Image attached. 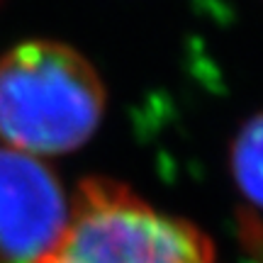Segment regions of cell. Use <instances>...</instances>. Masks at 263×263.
I'll return each mask as SVG.
<instances>
[{
  "label": "cell",
  "instance_id": "obj_1",
  "mask_svg": "<svg viewBox=\"0 0 263 263\" xmlns=\"http://www.w3.org/2000/svg\"><path fill=\"white\" fill-rule=\"evenodd\" d=\"M105 85L68 44L22 42L0 57V139L32 156L83 146L105 115Z\"/></svg>",
  "mask_w": 263,
  "mask_h": 263
},
{
  "label": "cell",
  "instance_id": "obj_2",
  "mask_svg": "<svg viewBox=\"0 0 263 263\" xmlns=\"http://www.w3.org/2000/svg\"><path fill=\"white\" fill-rule=\"evenodd\" d=\"M39 263H217L195 224L163 215L107 178H85L61 244Z\"/></svg>",
  "mask_w": 263,
  "mask_h": 263
},
{
  "label": "cell",
  "instance_id": "obj_3",
  "mask_svg": "<svg viewBox=\"0 0 263 263\" xmlns=\"http://www.w3.org/2000/svg\"><path fill=\"white\" fill-rule=\"evenodd\" d=\"M71 200L32 154L0 146V263H39L64 239Z\"/></svg>",
  "mask_w": 263,
  "mask_h": 263
},
{
  "label": "cell",
  "instance_id": "obj_4",
  "mask_svg": "<svg viewBox=\"0 0 263 263\" xmlns=\"http://www.w3.org/2000/svg\"><path fill=\"white\" fill-rule=\"evenodd\" d=\"M229 168L241 195L263 210V112L251 117L234 137Z\"/></svg>",
  "mask_w": 263,
  "mask_h": 263
}]
</instances>
